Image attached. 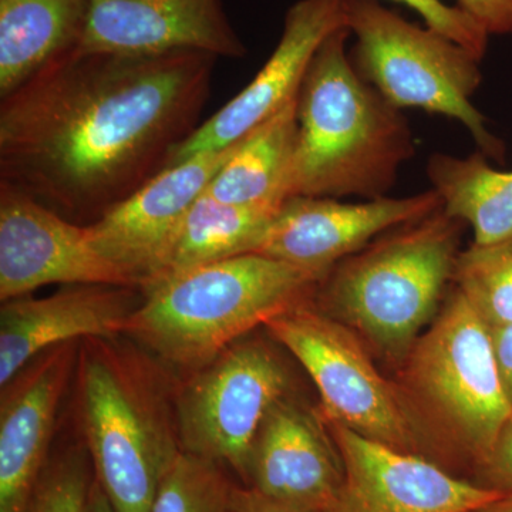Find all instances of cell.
<instances>
[{
    "label": "cell",
    "instance_id": "obj_12",
    "mask_svg": "<svg viewBox=\"0 0 512 512\" xmlns=\"http://www.w3.org/2000/svg\"><path fill=\"white\" fill-rule=\"evenodd\" d=\"M440 208V195L433 188L410 197L362 202L296 195L279 207L254 254L328 274L372 239Z\"/></svg>",
    "mask_w": 512,
    "mask_h": 512
},
{
    "label": "cell",
    "instance_id": "obj_3",
    "mask_svg": "<svg viewBox=\"0 0 512 512\" xmlns=\"http://www.w3.org/2000/svg\"><path fill=\"white\" fill-rule=\"evenodd\" d=\"M325 275L261 254L195 266L144 286L123 336L190 375L279 313L311 301Z\"/></svg>",
    "mask_w": 512,
    "mask_h": 512
},
{
    "label": "cell",
    "instance_id": "obj_9",
    "mask_svg": "<svg viewBox=\"0 0 512 512\" xmlns=\"http://www.w3.org/2000/svg\"><path fill=\"white\" fill-rule=\"evenodd\" d=\"M289 386L288 369L269 343L249 336L237 340L190 373L175 393L181 448L247 480L258 431Z\"/></svg>",
    "mask_w": 512,
    "mask_h": 512
},
{
    "label": "cell",
    "instance_id": "obj_32",
    "mask_svg": "<svg viewBox=\"0 0 512 512\" xmlns=\"http://www.w3.org/2000/svg\"><path fill=\"white\" fill-rule=\"evenodd\" d=\"M478 512H512V494H504Z\"/></svg>",
    "mask_w": 512,
    "mask_h": 512
},
{
    "label": "cell",
    "instance_id": "obj_11",
    "mask_svg": "<svg viewBox=\"0 0 512 512\" xmlns=\"http://www.w3.org/2000/svg\"><path fill=\"white\" fill-rule=\"evenodd\" d=\"M325 423L342 458L343 481L323 512H477L504 495L451 476L429 458Z\"/></svg>",
    "mask_w": 512,
    "mask_h": 512
},
{
    "label": "cell",
    "instance_id": "obj_24",
    "mask_svg": "<svg viewBox=\"0 0 512 512\" xmlns=\"http://www.w3.org/2000/svg\"><path fill=\"white\" fill-rule=\"evenodd\" d=\"M232 487L221 466L181 451L150 512H227Z\"/></svg>",
    "mask_w": 512,
    "mask_h": 512
},
{
    "label": "cell",
    "instance_id": "obj_7",
    "mask_svg": "<svg viewBox=\"0 0 512 512\" xmlns=\"http://www.w3.org/2000/svg\"><path fill=\"white\" fill-rule=\"evenodd\" d=\"M349 56L359 76L397 109L460 121L488 160L505 163L504 141L471 103L483 83L481 60L434 29L421 28L380 0H345Z\"/></svg>",
    "mask_w": 512,
    "mask_h": 512
},
{
    "label": "cell",
    "instance_id": "obj_2",
    "mask_svg": "<svg viewBox=\"0 0 512 512\" xmlns=\"http://www.w3.org/2000/svg\"><path fill=\"white\" fill-rule=\"evenodd\" d=\"M348 29L316 50L298 92V141L289 198L387 197L416 153L409 120L350 60Z\"/></svg>",
    "mask_w": 512,
    "mask_h": 512
},
{
    "label": "cell",
    "instance_id": "obj_15",
    "mask_svg": "<svg viewBox=\"0 0 512 512\" xmlns=\"http://www.w3.org/2000/svg\"><path fill=\"white\" fill-rule=\"evenodd\" d=\"M84 53L154 56L201 52L247 56L220 0H87Z\"/></svg>",
    "mask_w": 512,
    "mask_h": 512
},
{
    "label": "cell",
    "instance_id": "obj_5",
    "mask_svg": "<svg viewBox=\"0 0 512 512\" xmlns=\"http://www.w3.org/2000/svg\"><path fill=\"white\" fill-rule=\"evenodd\" d=\"M464 225L440 208L396 228L333 266L319 282L313 305L400 366L440 311Z\"/></svg>",
    "mask_w": 512,
    "mask_h": 512
},
{
    "label": "cell",
    "instance_id": "obj_30",
    "mask_svg": "<svg viewBox=\"0 0 512 512\" xmlns=\"http://www.w3.org/2000/svg\"><path fill=\"white\" fill-rule=\"evenodd\" d=\"M491 336L505 390L512 403V326L491 329Z\"/></svg>",
    "mask_w": 512,
    "mask_h": 512
},
{
    "label": "cell",
    "instance_id": "obj_18",
    "mask_svg": "<svg viewBox=\"0 0 512 512\" xmlns=\"http://www.w3.org/2000/svg\"><path fill=\"white\" fill-rule=\"evenodd\" d=\"M247 480L281 503L325 511L342 485L343 463L323 417L289 394L276 402L252 446Z\"/></svg>",
    "mask_w": 512,
    "mask_h": 512
},
{
    "label": "cell",
    "instance_id": "obj_14",
    "mask_svg": "<svg viewBox=\"0 0 512 512\" xmlns=\"http://www.w3.org/2000/svg\"><path fill=\"white\" fill-rule=\"evenodd\" d=\"M235 144L165 168L100 220L87 225L97 251L143 288L157 274L185 215L231 156Z\"/></svg>",
    "mask_w": 512,
    "mask_h": 512
},
{
    "label": "cell",
    "instance_id": "obj_8",
    "mask_svg": "<svg viewBox=\"0 0 512 512\" xmlns=\"http://www.w3.org/2000/svg\"><path fill=\"white\" fill-rule=\"evenodd\" d=\"M264 328L311 376L322 400L323 419L384 446L426 457L429 444L396 383L384 379L352 329L320 312L312 299L279 313Z\"/></svg>",
    "mask_w": 512,
    "mask_h": 512
},
{
    "label": "cell",
    "instance_id": "obj_19",
    "mask_svg": "<svg viewBox=\"0 0 512 512\" xmlns=\"http://www.w3.org/2000/svg\"><path fill=\"white\" fill-rule=\"evenodd\" d=\"M87 0H0V99L82 40Z\"/></svg>",
    "mask_w": 512,
    "mask_h": 512
},
{
    "label": "cell",
    "instance_id": "obj_1",
    "mask_svg": "<svg viewBox=\"0 0 512 512\" xmlns=\"http://www.w3.org/2000/svg\"><path fill=\"white\" fill-rule=\"evenodd\" d=\"M217 57H59L0 103V183L90 225L168 168L200 126Z\"/></svg>",
    "mask_w": 512,
    "mask_h": 512
},
{
    "label": "cell",
    "instance_id": "obj_29",
    "mask_svg": "<svg viewBox=\"0 0 512 512\" xmlns=\"http://www.w3.org/2000/svg\"><path fill=\"white\" fill-rule=\"evenodd\" d=\"M227 512H309L293 505L281 503L274 498L266 497L255 488H241L234 485Z\"/></svg>",
    "mask_w": 512,
    "mask_h": 512
},
{
    "label": "cell",
    "instance_id": "obj_6",
    "mask_svg": "<svg viewBox=\"0 0 512 512\" xmlns=\"http://www.w3.org/2000/svg\"><path fill=\"white\" fill-rule=\"evenodd\" d=\"M394 383L430 450L451 451L476 471L512 414L491 329L456 286Z\"/></svg>",
    "mask_w": 512,
    "mask_h": 512
},
{
    "label": "cell",
    "instance_id": "obj_33",
    "mask_svg": "<svg viewBox=\"0 0 512 512\" xmlns=\"http://www.w3.org/2000/svg\"><path fill=\"white\" fill-rule=\"evenodd\" d=\"M478 512V511H477Z\"/></svg>",
    "mask_w": 512,
    "mask_h": 512
},
{
    "label": "cell",
    "instance_id": "obj_21",
    "mask_svg": "<svg viewBox=\"0 0 512 512\" xmlns=\"http://www.w3.org/2000/svg\"><path fill=\"white\" fill-rule=\"evenodd\" d=\"M426 173L443 211L473 229L474 245L512 237V170H497L477 151L467 157L433 154Z\"/></svg>",
    "mask_w": 512,
    "mask_h": 512
},
{
    "label": "cell",
    "instance_id": "obj_10",
    "mask_svg": "<svg viewBox=\"0 0 512 512\" xmlns=\"http://www.w3.org/2000/svg\"><path fill=\"white\" fill-rule=\"evenodd\" d=\"M53 284L140 288L97 251L87 225L0 183V299L22 298Z\"/></svg>",
    "mask_w": 512,
    "mask_h": 512
},
{
    "label": "cell",
    "instance_id": "obj_28",
    "mask_svg": "<svg viewBox=\"0 0 512 512\" xmlns=\"http://www.w3.org/2000/svg\"><path fill=\"white\" fill-rule=\"evenodd\" d=\"M456 6L488 36H512V0H457Z\"/></svg>",
    "mask_w": 512,
    "mask_h": 512
},
{
    "label": "cell",
    "instance_id": "obj_26",
    "mask_svg": "<svg viewBox=\"0 0 512 512\" xmlns=\"http://www.w3.org/2000/svg\"><path fill=\"white\" fill-rule=\"evenodd\" d=\"M402 3L419 13L427 28L434 29L448 39L454 40L478 59L483 60L487 55L490 36L484 32L473 19L468 18L457 6H450L443 0H392Z\"/></svg>",
    "mask_w": 512,
    "mask_h": 512
},
{
    "label": "cell",
    "instance_id": "obj_13",
    "mask_svg": "<svg viewBox=\"0 0 512 512\" xmlns=\"http://www.w3.org/2000/svg\"><path fill=\"white\" fill-rule=\"evenodd\" d=\"M345 0H298L285 16L274 52L251 83L175 147L168 167L232 146L298 96L323 40L345 28Z\"/></svg>",
    "mask_w": 512,
    "mask_h": 512
},
{
    "label": "cell",
    "instance_id": "obj_25",
    "mask_svg": "<svg viewBox=\"0 0 512 512\" xmlns=\"http://www.w3.org/2000/svg\"><path fill=\"white\" fill-rule=\"evenodd\" d=\"M94 470L86 447H72L47 460L28 512H86Z\"/></svg>",
    "mask_w": 512,
    "mask_h": 512
},
{
    "label": "cell",
    "instance_id": "obj_16",
    "mask_svg": "<svg viewBox=\"0 0 512 512\" xmlns=\"http://www.w3.org/2000/svg\"><path fill=\"white\" fill-rule=\"evenodd\" d=\"M80 342L40 353L2 386L0 512H28L49 460L59 404L76 372Z\"/></svg>",
    "mask_w": 512,
    "mask_h": 512
},
{
    "label": "cell",
    "instance_id": "obj_23",
    "mask_svg": "<svg viewBox=\"0 0 512 512\" xmlns=\"http://www.w3.org/2000/svg\"><path fill=\"white\" fill-rule=\"evenodd\" d=\"M451 282L488 328L512 326V237L460 252Z\"/></svg>",
    "mask_w": 512,
    "mask_h": 512
},
{
    "label": "cell",
    "instance_id": "obj_4",
    "mask_svg": "<svg viewBox=\"0 0 512 512\" xmlns=\"http://www.w3.org/2000/svg\"><path fill=\"white\" fill-rule=\"evenodd\" d=\"M126 339L80 342V421L94 478L116 511L150 512L183 448L164 375L154 357Z\"/></svg>",
    "mask_w": 512,
    "mask_h": 512
},
{
    "label": "cell",
    "instance_id": "obj_17",
    "mask_svg": "<svg viewBox=\"0 0 512 512\" xmlns=\"http://www.w3.org/2000/svg\"><path fill=\"white\" fill-rule=\"evenodd\" d=\"M143 302L133 286L64 285L45 298L10 299L0 309V386L40 353L90 338L123 336Z\"/></svg>",
    "mask_w": 512,
    "mask_h": 512
},
{
    "label": "cell",
    "instance_id": "obj_27",
    "mask_svg": "<svg viewBox=\"0 0 512 512\" xmlns=\"http://www.w3.org/2000/svg\"><path fill=\"white\" fill-rule=\"evenodd\" d=\"M478 483L498 493L512 494V414L487 460L477 470Z\"/></svg>",
    "mask_w": 512,
    "mask_h": 512
},
{
    "label": "cell",
    "instance_id": "obj_31",
    "mask_svg": "<svg viewBox=\"0 0 512 512\" xmlns=\"http://www.w3.org/2000/svg\"><path fill=\"white\" fill-rule=\"evenodd\" d=\"M86 512H117L110 498L104 493L101 485L94 478L92 488H90L89 501H87Z\"/></svg>",
    "mask_w": 512,
    "mask_h": 512
},
{
    "label": "cell",
    "instance_id": "obj_20",
    "mask_svg": "<svg viewBox=\"0 0 512 512\" xmlns=\"http://www.w3.org/2000/svg\"><path fill=\"white\" fill-rule=\"evenodd\" d=\"M298 96L235 144L208 184L212 198L245 207H281L289 198L298 141Z\"/></svg>",
    "mask_w": 512,
    "mask_h": 512
},
{
    "label": "cell",
    "instance_id": "obj_22",
    "mask_svg": "<svg viewBox=\"0 0 512 512\" xmlns=\"http://www.w3.org/2000/svg\"><path fill=\"white\" fill-rule=\"evenodd\" d=\"M278 210L227 204L204 192L175 232L157 274L144 286L195 266L254 254Z\"/></svg>",
    "mask_w": 512,
    "mask_h": 512
}]
</instances>
